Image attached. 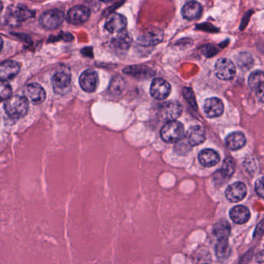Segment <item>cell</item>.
<instances>
[{
	"label": "cell",
	"mask_w": 264,
	"mask_h": 264,
	"mask_svg": "<svg viewBox=\"0 0 264 264\" xmlns=\"http://www.w3.org/2000/svg\"><path fill=\"white\" fill-rule=\"evenodd\" d=\"M4 109L10 118H22L28 112L29 101L24 96H11L4 104Z\"/></svg>",
	"instance_id": "cell-1"
},
{
	"label": "cell",
	"mask_w": 264,
	"mask_h": 264,
	"mask_svg": "<svg viewBox=\"0 0 264 264\" xmlns=\"http://www.w3.org/2000/svg\"><path fill=\"white\" fill-rule=\"evenodd\" d=\"M161 138L167 143H177L185 137V127L181 122H168L163 126Z\"/></svg>",
	"instance_id": "cell-2"
},
{
	"label": "cell",
	"mask_w": 264,
	"mask_h": 264,
	"mask_svg": "<svg viewBox=\"0 0 264 264\" xmlns=\"http://www.w3.org/2000/svg\"><path fill=\"white\" fill-rule=\"evenodd\" d=\"M52 85L57 93H65L71 84V73L69 68L62 65L57 68L52 76Z\"/></svg>",
	"instance_id": "cell-3"
},
{
	"label": "cell",
	"mask_w": 264,
	"mask_h": 264,
	"mask_svg": "<svg viewBox=\"0 0 264 264\" xmlns=\"http://www.w3.org/2000/svg\"><path fill=\"white\" fill-rule=\"evenodd\" d=\"M64 14L61 10L54 9L45 12L40 16L39 23L46 30H54L59 27L64 22Z\"/></svg>",
	"instance_id": "cell-4"
},
{
	"label": "cell",
	"mask_w": 264,
	"mask_h": 264,
	"mask_svg": "<svg viewBox=\"0 0 264 264\" xmlns=\"http://www.w3.org/2000/svg\"><path fill=\"white\" fill-rule=\"evenodd\" d=\"M183 108L178 101H168L161 104L159 108V114L165 121H175L182 115Z\"/></svg>",
	"instance_id": "cell-5"
},
{
	"label": "cell",
	"mask_w": 264,
	"mask_h": 264,
	"mask_svg": "<svg viewBox=\"0 0 264 264\" xmlns=\"http://www.w3.org/2000/svg\"><path fill=\"white\" fill-rule=\"evenodd\" d=\"M236 67L228 58H220L215 65V74L217 78L225 81L232 79L236 75Z\"/></svg>",
	"instance_id": "cell-6"
},
{
	"label": "cell",
	"mask_w": 264,
	"mask_h": 264,
	"mask_svg": "<svg viewBox=\"0 0 264 264\" xmlns=\"http://www.w3.org/2000/svg\"><path fill=\"white\" fill-rule=\"evenodd\" d=\"M34 14H35L34 12L30 10L28 7L19 5L16 8L12 9L11 11L9 12L7 21L10 25L16 27L20 23L24 22L30 18L34 17Z\"/></svg>",
	"instance_id": "cell-7"
},
{
	"label": "cell",
	"mask_w": 264,
	"mask_h": 264,
	"mask_svg": "<svg viewBox=\"0 0 264 264\" xmlns=\"http://www.w3.org/2000/svg\"><path fill=\"white\" fill-rule=\"evenodd\" d=\"M91 11L90 8L84 6H75L69 10L67 20L72 25H81L84 24L90 18Z\"/></svg>",
	"instance_id": "cell-8"
},
{
	"label": "cell",
	"mask_w": 264,
	"mask_h": 264,
	"mask_svg": "<svg viewBox=\"0 0 264 264\" xmlns=\"http://www.w3.org/2000/svg\"><path fill=\"white\" fill-rule=\"evenodd\" d=\"M99 78L93 69H87L81 73L79 78L80 86L86 93H93L97 89Z\"/></svg>",
	"instance_id": "cell-9"
},
{
	"label": "cell",
	"mask_w": 264,
	"mask_h": 264,
	"mask_svg": "<svg viewBox=\"0 0 264 264\" xmlns=\"http://www.w3.org/2000/svg\"><path fill=\"white\" fill-rule=\"evenodd\" d=\"M127 27V20L123 15L113 13L108 16L105 21V27L110 33L123 32Z\"/></svg>",
	"instance_id": "cell-10"
},
{
	"label": "cell",
	"mask_w": 264,
	"mask_h": 264,
	"mask_svg": "<svg viewBox=\"0 0 264 264\" xmlns=\"http://www.w3.org/2000/svg\"><path fill=\"white\" fill-rule=\"evenodd\" d=\"M170 84L163 78H155L150 86V94L155 99L164 100L170 96Z\"/></svg>",
	"instance_id": "cell-11"
},
{
	"label": "cell",
	"mask_w": 264,
	"mask_h": 264,
	"mask_svg": "<svg viewBox=\"0 0 264 264\" xmlns=\"http://www.w3.org/2000/svg\"><path fill=\"white\" fill-rule=\"evenodd\" d=\"M27 100L34 105H39L46 99V93L43 87L37 83H31L26 89Z\"/></svg>",
	"instance_id": "cell-12"
},
{
	"label": "cell",
	"mask_w": 264,
	"mask_h": 264,
	"mask_svg": "<svg viewBox=\"0 0 264 264\" xmlns=\"http://www.w3.org/2000/svg\"><path fill=\"white\" fill-rule=\"evenodd\" d=\"M205 115L209 118H217L223 115L224 105L223 101L218 98H211L205 101L204 105Z\"/></svg>",
	"instance_id": "cell-13"
},
{
	"label": "cell",
	"mask_w": 264,
	"mask_h": 264,
	"mask_svg": "<svg viewBox=\"0 0 264 264\" xmlns=\"http://www.w3.org/2000/svg\"><path fill=\"white\" fill-rule=\"evenodd\" d=\"M247 189L243 182H236L228 187L226 197L229 202H238L242 201L247 195Z\"/></svg>",
	"instance_id": "cell-14"
},
{
	"label": "cell",
	"mask_w": 264,
	"mask_h": 264,
	"mask_svg": "<svg viewBox=\"0 0 264 264\" xmlns=\"http://www.w3.org/2000/svg\"><path fill=\"white\" fill-rule=\"evenodd\" d=\"M20 66L16 61H7L0 64V80L8 81L19 74Z\"/></svg>",
	"instance_id": "cell-15"
},
{
	"label": "cell",
	"mask_w": 264,
	"mask_h": 264,
	"mask_svg": "<svg viewBox=\"0 0 264 264\" xmlns=\"http://www.w3.org/2000/svg\"><path fill=\"white\" fill-rule=\"evenodd\" d=\"M164 34L162 31L158 28H151L146 32L143 33L140 36L139 40H140V45L143 46H152V45H156L162 41Z\"/></svg>",
	"instance_id": "cell-16"
},
{
	"label": "cell",
	"mask_w": 264,
	"mask_h": 264,
	"mask_svg": "<svg viewBox=\"0 0 264 264\" xmlns=\"http://www.w3.org/2000/svg\"><path fill=\"white\" fill-rule=\"evenodd\" d=\"M235 169H236L235 161L231 158H227L225 160L221 170H218L215 174V180L223 184L225 181L232 177V175L235 172Z\"/></svg>",
	"instance_id": "cell-17"
},
{
	"label": "cell",
	"mask_w": 264,
	"mask_h": 264,
	"mask_svg": "<svg viewBox=\"0 0 264 264\" xmlns=\"http://www.w3.org/2000/svg\"><path fill=\"white\" fill-rule=\"evenodd\" d=\"M187 138H188V143L191 146H194L202 144L206 139L205 129L202 126H199V125L191 126L187 133Z\"/></svg>",
	"instance_id": "cell-18"
},
{
	"label": "cell",
	"mask_w": 264,
	"mask_h": 264,
	"mask_svg": "<svg viewBox=\"0 0 264 264\" xmlns=\"http://www.w3.org/2000/svg\"><path fill=\"white\" fill-rule=\"evenodd\" d=\"M229 216L233 223L236 224H244L250 218V212L244 205H238L231 209Z\"/></svg>",
	"instance_id": "cell-19"
},
{
	"label": "cell",
	"mask_w": 264,
	"mask_h": 264,
	"mask_svg": "<svg viewBox=\"0 0 264 264\" xmlns=\"http://www.w3.org/2000/svg\"><path fill=\"white\" fill-rule=\"evenodd\" d=\"M202 7L197 2H188L182 9V16L188 20L199 19L202 16Z\"/></svg>",
	"instance_id": "cell-20"
},
{
	"label": "cell",
	"mask_w": 264,
	"mask_h": 264,
	"mask_svg": "<svg viewBox=\"0 0 264 264\" xmlns=\"http://www.w3.org/2000/svg\"><path fill=\"white\" fill-rule=\"evenodd\" d=\"M199 160L205 167H210L216 165L220 161V157L216 151L212 149H205L199 153Z\"/></svg>",
	"instance_id": "cell-21"
},
{
	"label": "cell",
	"mask_w": 264,
	"mask_h": 264,
	"mask_svg": "<svg viewBox=\"0 0 264 264\" xmlns=\"http://www.w3.org/2000/svg\"><path fill=\"white\" fill-rule=\"evenodd\" d=\"M247 143L245 135L241 132H234L229 134L226 140V146L231 150L243 148Z\"/></svg>",
	"instance_id": "cell-22"
},
{
	"label": "cell",
	"mask_w": 264,
	"mask_h": 264,
	"mask_svg": "<svg viewBox=\"0 0 264 264\" xmlns=\"http://www.w3.org/2000/svg\"><path fill=\"white\" fill-rule=\"evenodd\" d=\"M263 72L262 71H255L249 77L248 83L252 90H256L258 94L262 98L263 93Z\"/></svg>",
	"instance_id": "cell-23"
},
{
	"label": "cell",
	"mask_w": 264,
	"mask_h": 264,
	"mask_svg": "<svg viewBox=\"0 0 264 264\" xmlns=\"http://www.w3.org/2000/svg\"><path fill=\"white\" fill-rule=\"evenodd\" d=\"M230 225L225 220H221L215 223L213 228V234L215 237L218 238V240L228 239L229 234H230Z\"/></svg>",
	"instance_id": "cell-24"
},
{
	"label": "cell",
	"mask_w": 264,
	"mask_h": 264,
	"mask_svg": "<svg viewBox=\"0 0 264 264\" xmlns=\"http://www.w3.org/2000/svg\"><path fill=\"white\" fill-rule=\"evenodd\" d=\"M115 47L120 48V49L125 50L129 48L131 43V37L128 33L123 31L120 33L118 36L113 41Z\"/></svg>",
	"instance_id": "cell-25"
},
{
	"label": "cell",
	"mask_w": 264,
	"mask_h": 264,
	"mask_svg": "<svg viewBox=\"0 0 264 264\" xmlns=\"http://www.w3.org/2000/svg\"><path fill=\"white\" fill-rule=\"evenodd\" d=\"M215 252H216V256H218V259H224L229 256L230 253V249H229L228 239L218 240L216 247H215Z\"/></svg>",
	"instance_id": "cell-26"
},
{
	"label": "cell",
	"mask_w": 264,
	"mask_h": 264,
	"mask_svg": "<svg viewBox=\"0 0 264 264\" xmlns=\"http://www.w3.org/2000/svg\"><path fill=\"white\" fill-rule=\"evenodd\" d=\"M13 90L7 81H0V101L9 99L12 96Z\"/></svg>",
	"instance_id": "cell-27"
},
{
	"label": "cell",
	"mask_w": 264,
	"mask_h": 264,
	"mask_svg": "<svg viewBox=\"0 0 264 264\" xmlns=\"http://www.w3.org/2000/svg\"><path fill=\"white\" fill-rule=\"evenodd\" d=\"M256 191L260 197H263V179L262 178L256 181Z\"/></svg>",
	"instance_id": "cell-28"
},
{
	"label": "cell",
	"mask_w": 264,
	"mask_h": 264,
	"mask_svg": "<svg viewBox=\"0 0 264 264\" xmlns=\"http://www.w3.org/2000/svg\"><path fill=\"white\" fill-rule=\"evenodd\" d=\"M3 46H4V41H3V39L0 37V51L2 50Z\"/></svg>",
	"instance_id": "cell-29"
},
{
	"label": "cell",
	"mask_w": 264,
	"mask_h": 264,
	"mask_svg": "<svg viewBox=\"0 0 264 264\" xmlns=\"http://www.w3.org/2000/svg\"><path fill=\"white\" fill-rule=\"evenodd\" d=\"M3 10V3L0 2V11Z\"/></svg>",
	"instance_id": "cell-30"
}]
</instances>
